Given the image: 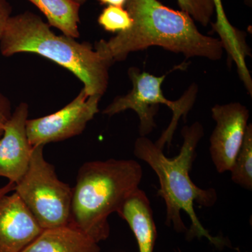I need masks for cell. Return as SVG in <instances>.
Masks as SVG:
<instances>
[{
  "label": "cell",
  "instance_id": "obj_1",
  "mask_svg": "<svg viewBox=\"0 0 252 252\" xmlns=\"http://www.w3.org/2000/svg\"><path fill=\"white\" fill-rule=\"evenodd\" d=\"M125 8L133 21L131 28L109 40L100 39L94 46L99 56L112 64L151 46H160L187 59H221L220 39L202 34L185 11L170 9L158 0H127Z\"/></svg>",
  "mask_w": 252,
  "mask_h": 252
},
{
  "label": "cell",
  "instance_id": "obj_2",
  "mask_svg": "<svg viewBox=\"0 0 252 252\" xmlns=\"http://www.w3.org/2000/svg\"><path fill=\"white\" fill-rule=\"evenodd\" d=\"M182 135L184 139L182 148L179 155L173 158L165 157L162 149L142 136L135 141L134 154L147 162L158 177L160 189L158 194L166 205V224L173 225L176 231H187L181 217V212L184 211L191 220L187 238L204 237L216 246H220L223 241L210 235L194 210V203L202 207L214 206L217 201V190L212 188H199L189 176L196 157L197 146L204 135L203 126L199 122L185 126Z\"/></svg>",
  "mask_w": 252,
  "mask_h": 252
},
{
  "label": "cell",
  "instance_id": "obj_3",
  "mask_svg": "<svg viewBox=\"0 0 252 252\" xmlns=\"http://www.w3.org/2000/svg\"><path fill=\"white\" fill-rule=\"evenodd\" d=\"M0 52L5 57L31 53L46 58L74 74L89 96L102 97L108 87L112 63L102 59L90 43L55 34L31 11L10 17L0 39Z\"/></svg>",
  "mask_w": 252,
  "mask_h": 252
},
{
  "label": "cell",
  "instance_id": "obj_4",
  "mask_svg": "<svg viewBox=\"0 0 252 252\" xmlns=\"http://www.w3.org/2000/svg\"><path fill=\"white\" fill-rule=\"evenodd\" d=\"M143 176L134 160L109 159L85 162L73 189L70 221L97 243L110 233L109 215L120 210L139 189Z\"/></svg>",
  "mask_w": 252,
  "mask_h": 252
},
{
  "label": "cell",
  "instance_id": "obj_5",
  "mask_svg": "<svg viewBox=\"0 0 252 252\" xmlns=\"http://www.w3.org/2000/svg\"><path fill=\"white\" fill-rule=\"evenodd\" d=\"M127 74L132 82V90L126 95L116 97L104 109L102 114L112 117L127 109H132L140 119V136L146 137L157 127L155 117L159 106H167L172 110V121L161 137L155 142L163 149L165 144L170 145L179 120L182 117H187V114L193 107L198 87L195 84H192L180 99L171 101L165 97L162 91V84L167 74L157 77L147 72H142L135 67L129 68Z\"/></svg>",
  "mask_w": 252,
  "mask_h": 252
},
{
  "label": "cell",
  "instance_id": "obj_6",
  "mask_svg": "<svg viewBox=\"0 0 252 252\" xmlns=\"http://www.w3.org/2000/svg\"><path fill=\"white\" fill-rule=\"evenodd\" d=\"M44 147L34 146L28 171L14 189L43 230L69 223L73 192L44 158Z\"/></svg>",
  "mask_w": 252,
  "mask_h": 252
},
{
  "label": "cell",
  "instance_id": "obj_7",
  "mask_svg": "<svg viewBox=\"0 0 252 252\" xmlns=\"http://www.w3.org/2000/svg\"><path fill=\"white\" fill-rule=\"evenodd\" d=\"M100 96H89L84 89L61 110L37 119H28L30 143L34 146L61 142L80 135L88 123L99 112Z\"/></svg>",
  "mask_w": 252,
  "mask_h": 252
},
{
  "label": "cell",
  "instance_id": "obj_8",
  "mask_svg": "<svg viewBox=\"0 0 252 252\" xmlns=\"http://www.w3.org/2000/svg\"><path fill=\"white\" fill-rule=\"evenodd\" d=\"M216 126L210 138V154L219 173L230 171L248 126L250 112L240 102L216 104L212 108Z\"/></svg>",
  "mask_w": 252,
  "mask_h": 252
},
{
  "label": "cell",
  "instance_id": "obj_9",
  "mask_svg": "<svg viewBox=\"0 0 252 252\" xmlns=\"http://www.w3.org/2000/svg\"><path fill=\"white\" fill-rule=\"evenodd\" d=\"M29 106L21 102L6 122L0 138V177L15 185L28 171L34 149L26 130Z\"/></svg>",
  "mask_w": 252,
  "mask_h": 252
},
{
  "label": "cell",
  "instance_id": "obj_10",
  "mask_svg": "<svg viewBox=\"0 0 252 252\" xmlns=\"http://www.w3.org/2000/svg\"><path fill=\"white\" fill-rule=\"evenodd\" d=\"M42 230L17 193L0 198V252H22Z\"/></svg>",
  "mask_w": 252,
  "mask_h": 252
},
{
  "label": "cell",
  "instance_id": "obj_11",
  "mask_svg": "<svg viewBox=\"0 0 252 252\" xmlns=\"http://www.w3.org/2000/svg\"><path fill=\"white\" fill-rule=\"evenodd\" d=\"M135 235L139 252H154L157 226L150 201L144 190L137 189L117 212Z\"/></svg>",
  "mask_w": 252,
  "mask_h": 252
},
{
  "label": "cell",
  "instance_id": "obj_12",
  "mask_svg": "<svg viewBox=\"0 0 252 252\" xmlns=\"http://www.w3.org/2000/svg\"><path fill=\"white\" fill-rule=\"evenodd\" d=\"M98 243L69 223L44 229L22 252H99Z\"/></svg>",
  "mask_w": 252,
  "mask_h": 252
},
{
  "label": "cell",
  "instance_id": "obj_13",
  "mask_svg": "<svg viewBox=\"0 0 252 252\" xmlns=\"http://www.w3.org/2000/svg\"><path fill=\"white\" fill-rule=\"evenodd\" d=\"M216 12V22L212 23V28L220 36L223 50L228 53L230 60L235 63L240 79L243 81L245 88H250L252 85V79L246 58L251 56L250 49L243 32L233 27L223 9L221 0H212Z\"/></svg>",
  "mask_w": 252,
  "mask_h": 252
},
{
  "label": "cell",
  "instance_id": "obj_14",
  "mask_svg": "<svg viewBox=\"0 0 252 252\" xmlns=\"http://www.w3.org/2000/svg\"><path fill=\"white\" fill-rule=\"evenodd\" d=\"M36 6L47 19L51 27L57 28L64 35L79 37L81 5L75 0H28Z\"/></svg>",
  "mask_w": 252,
  "mask_h": 252
},
{
  "label": "cell",
  "instance_id": "obj_15",
  "mask_svg": "<svg viewBox=\"0 0 252 252\" xmlns=\"http://www.w3.org/2000/svg\"><path fill=\"white\" fill-rule=\"evenodd\" d=\"M231 180L240 187L252 189V125L248 124L243 144L230 170Z\"/></svg>",
  "mask_w": 252,
  "mask_h": 252
},
{
  "label": "cell",
  "instance_id": "obj_16",
  "mask_svg": "<svg viewBox=\"0 0 252 252\" xmlns=\"http://www.w3.org/2000/svg\"><path fill=\"white\" fill-rule=\"evenodd\" d=\"M97 22L104 31L113 33L127 31L133 23L125 7L114 6L104 8L97 18Z\"/></svg>",
  "mask_w": 252,
  "mask_h": 252
},
{
  "label": "cell",
  "instance_id": "obj_17",
  "mask_svg": "<svg viewBox=\"0 0 252 252\" xmlns=\"http://www.w3.org/2000/svg\"><path fill=\"white\" fill-rule=\"evenodd\" d=\"M177 3L181 11H185L204 27L211 23L215 14L212 0H177Z\"/></svg>",
  "mask_w": 252,
  "mask_h": 252
},
{
  "label": "cell",
  "instance_id": "obj_18",
  "mask_svg": "<svg viewBox=\"0 0 252 252\" xmlns=\"http://www.w3.org/2000/svg\"><path fill=\"white\" fill-rule=\"evenodd\" d=\"M12 112L9 99L0 91V138L4 132V126Z\"/></svg>",
  "mask_w": 252,
  "mask_h": 252
},
{
  "label": "cell",
  "instance_id": "obj_19",
  "mask_svg": "<svg viewBox=\"0 0 252 252\" xmlns=\"http://www.w3.org/2000/svg\"><path fill=\"white\" fill-rule=\"evenodd\" d=\"M12 6L8 0H0V39L6 23L12 15Z\"/></svg>",
  "mask_w": 252,
  "mask_h": 252
},
{
  "label": "cell",
  "instance_id": "obj_20",
  "mask_svg": "<svg viewBox=\"0 0 252 252\" xmlns=\"http://www.w3.org/2000/svg\"><path fill=\"white\" fill-rule=\"evenodd\" d=\"M101 4L125 7L127 0H97Z\"/></svg>",
  "mask_w": 252,
  "mask_h": 252
},
{
  "label": "cell",
  "instance_id": "obj_21",
  "mask_svg": "<svg viewBox=\"0 0 252 252\" xmlns=\"http://www.w3.org/2000/svg\"><path fill=\"white\" fill-rule=\"evenodd\" d=\"M15 189V184L12 183V182H9L4 186V187H1L0 188V198L1 197L4 196V195H6V194H9L11 193V191H14Z\"/></svg>",
  "mask_w": 252,
  "mask_h": 252
},
{
  "label": "cell",
  "instance_id": "obj_22",
  "mask_svg": "<svg viewBox=\"0 0 252 252\" xmlns=\"http://www.w3.org/2000/svg\"><path fill=\"white\" fill-rule=\"evenodd\" d=\"M243 1H245V4L251 7L252 4V0H243Z\"/></svg>",
  "mask_w": 252,
  "mask_h": 252
},
{
  "label": "cell",
  "instance_id": "obj_23",
  "mask_svg": "<svg viewBox=\"0 0 252 252\" xmlns=\"http://www.w3.org/2000/svg\"><path fill=\"white\" fill-rule=\"evenodd\" d=\"M76 1H77L79 4H80L81 5H83L85 4L86 2H87L89 0H75Z\"/></svg>",
  "mask_w": 252,
  "mask_h": 252
}]
</instances>
